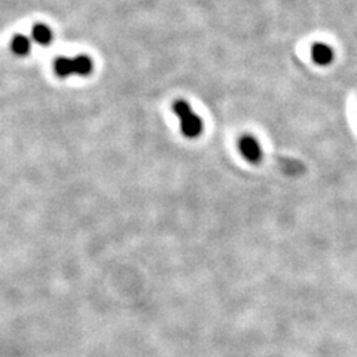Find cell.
<instances>
[{
	"label": "cell",
	"instance_id": "obj_1",
	"mask_svg": "<svg viewBox=\"0 0 357 357\" xmlns=\"http://www.w3.org/2000/svg\"><path fill=\"white\" fill-rule=\"evenodd\" d=\"M173 112L181 121V131L188 139H197L204 130V122L201 119L192 107L185 100H177L173 103Z\"/></svg>",
	"mask_w": 357,
	"mask_h": 357
},
{
	"label": "cell",
	"instance_id": "obj_2",
	"mask_svg": "<svg viewBox=\"0 0 357 357\" xmlns=\"http://www.w3.org/2000/svg\"><path fill=\"white\" fill-rule=\"evenodd\" d=\"M238 149L240 153L243 155V158L245 161H249L250 164H259L264 160V151L259 142L253 136H250V134H245V136L240 137Z\"/></svg>",
	"mask_w": 357,
	"mask_h": 357
},
{
	"label": "cell",
	"instance_id": "obj_3",
	"mask_svg": "<svg viewBox=\"0 0 357 357\" xmlns=\"http://www.w3.org/2000/svg\"><path fill=\"white\" fill-rule=\"evenodd\" d=\"M311 55H312V60H314L317 64H321V66L329 64L332 61V59H333L332 50L325 43L312 45Z\"/></svg>",
	"mask_w": 357,
	"mask_h": 357
},
{
	"label": "cell",
	"instance_id": "obj_4",
	"mask_svg": "<svg viewBox=\"0 0 357 357\" xmlns=\"http://www.w3.org/2000/svg\"><path fill=\"white\" fill-rule=\"evenodd\" d=\"M93 60L88 57V55H77V57L73 59V70L75 75H81V76H88L93 72Z\"/></svg>",
	"mask_w": 357,
	"mask_h": 357
},
{
	"label": "cell",
	"instance_id": "obj_5",
	"mask_svg": "<svg viewBox=\"0 0 357 357\" xmlns=\"http://www.w3.org/2000/svg\"><path fill=\"white\" fill-rule=\"evenodd\" d=\"M31 36L39 45H48L52 42V30L45 24H36L31 30Z\"/></svg>",
	"mask_w": 357,
	"mask_h": 357
},
{
	"label": "cell",
	"instance_id": "obj_6",
	"mask_svg": "<svg viewBox=\"0 0 357 357\" xmlns=\"http://www.w3.org/2000/svg\"><path fill=\"white\" fill-rule=\"evenodd\" d=\"M54 70L60 77H67L70 75H75L73 70V59H67V57H59L54 63Z\"/></svg>",
	"mask_w": 357,
	"mask_h": 357
},
{
	"label": "cell",
	"instance_id": "obj_7",
	"mask_svg": "<svg viewBox=\"0 0 357 357\" xmlns=\"http://www.w3.org/2000/svg\"><path fill=\"white\" fill-rule=\"evenodd\" d=\"M10 50L17 55H27L30 52V40L29 38L17 35L13 40H10Z\"/></svg>",
	"mask_w": 357,
	"mask_h": 357
}]
</instances>
